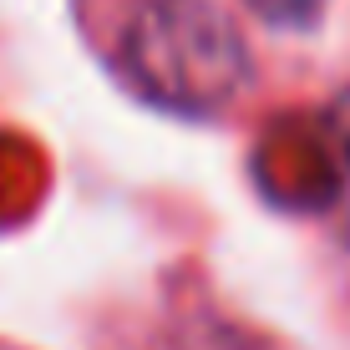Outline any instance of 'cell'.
<instances>
[{"instance_id":"obj_2","label":"cell","mask_w":350,"mask_h":350,"mask_svg":"<svg viewBox=\"0 0 350 350\" xmlns=\"http://www.w3.org/2000/svg\"><path fill=\"white\" fill-rule=\"evenodd\" d=\"M315 142H320V163H325V203H335L350 228V96H340L320 117Z\"/></svg>"},{"instance_id":"obj_3","label":"cell","mask_w":350,"mask_h":350,"mask_svg":"<svg viewBox=\"0 0 350 350\" xmlns=\"http://www.w3.org/2000/svg\"><path fill=\"white\" fill-rule=\"evenodd\" d=\"M249 5L274 26H305V21H315L320 0H249Z\"/></svg>"},{"instance_id":"obj_1","label":"cell","mask_w":350,"mask_h":350,"mask_svg":"<svg viewBox=\"0 0 350 350\" xmlns=\"http://www.w3.org/2000/svg\"><path fill=\"white\" fill-rule=\"evenodd\" d=\"M122 66L173 112H213L249 77L244 41L213 0H142L122 31Z\"/></svg>"}]
</instances>
